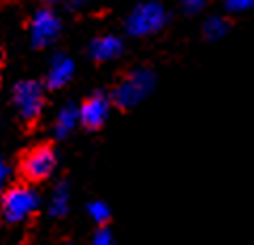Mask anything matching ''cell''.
I'll use <instances>...</instances> for the list:
<instances>
[{
    "label": "cell",
    "instance_id": "cell-12",
    "mask_svg": "<svg viewBox=\"0 0 254 245\" xmlns=\"http://www.w3.org/2000/svg\"><path fill=\"white\" fill-rule=\"evenodd\" d=\"M229 32V21L222 17H210L203 23V36L208 41H220L222 36H227Z\"/></svg>",
    "mask_w": 254,
    "mask_h": 245
},
{
    "label": "cell",
    "instance_id": "cell-11",
    "mask_svg": "<svg viewBox=\"0 0 254 245\" xmlns=\"http://www.w3.org/2000/svg\"><path fill=\"white\" fill-rule=\"evenodd\" d=\"M68 209H70V188L66 182H60L49 196V213L53 218H62L68 213Z\"/></svg>",
    "mask_w": 254,
    "mask_h": 245
},
{
    "label": "cell",
    "instance_id": "cell-19",
    "mask_svg": "<svg viewBox=\"0 0 254 245\" xmlns=\"http://www.w3.org/2000/svg\"><path fill=\"white\" fill-rule=\"evenodd\" d=\"M47 2H64V0H47Z\"/></svg>",
    "mask_w": 254,
    "mask_h": 245
},
{
    "label": "cell",
    "instance_id": "cell-2",
    "mask_svg": "<svg viewBox=\"0 0 254 245\" xmlns=\"http://www.w3.org/2000/svg\"><path fill=\"white\" fill-rule=\"evenodd\" d=\"M38 207H41V196L34 188L26 184L11 186L0 201V213L9 224L26 222L38 211Z\"/></svg>",
    "mask_w": 254,
    "mask_h": 245
},
{
    "label": "cell",
    "instance_id": "cell-4",
    "mask_svg": "<svg viewBox=\"0 0 254 245\" xmlns=\"http://www.w3.org/2000/svg\"><path fill=\"white\" fill-rule=\"evenodd\" d=\"M13 104L26 123H34L45 110V89L38 81H19L13 89Z\"/></svg>",
    "mask_w": 254,
    "mask_h": 245
},
{
    "label": "cell",
    "instance_id": "cell-18",
    "mask_svg": "<svg viewBox=\"0 0 254 245\" xmlns=\"http://www.w3.org/2000/svg\"><path fill=\"white\" fill-rule=\"evenodd\" d=\"M87 2V0H64V4L68 6V9H72V11H76V9H81V6Z\"/></svg>",
    "mask_w": 254,
    "mask_h": 245
},
{
    "label": "cell",
    "instance_id": "cell-10",
    "mask_svg": "<svg viewBox=\"0 0 254 245\" xmlns=\"http://www.w3.org/2000/svg\"><path fill=\"white\" fill-rule=\"evenodd\" d=\"M78 106L74 104H66L60 108V112L55 114V121H53V136L58 140L68 138L76 127H78Z\"/></svg>",
    "mask_w": 254,
    "mask_h": 245
},
{
    "label": "cell",
    "instance_id": "cell-7",
    "mask_svg": "<svg viewBox=\"0 0 254 245\" xmlns=\"http://www.w3.org/2000/svg\"><path fill=\"white\" fill-rule=\"evenodd\" d=\"M110 110H113V99L104 93H93L78 106V123L87 129H100L108 121Z\"/></svg>",
    "mask_w": 254,
    "mask_h": 245
},
{
    "label": "cell",
    "instance_id": "cell-13",
    "mask_svg": "<svg viewBox=\"0 0 254 245\" xmlns=\"http://www.w3.org/2000/svg\"><path fill=\"white\" fill-rule=\"evenodd\" d=\"M87 216L91 218V222H95L98 226H106V222L110 220V207L104 201H91L87 205Z\"/></svg>",
    "mask_w": 254,
    "mask_h": 245
},
{
    "label": "cell",
    "instance_id": "cell-14",
    "mask_svg": "<svg viewBox=\"0 0 254 245\" xmlns=\"http://www.w3.org/2000/svg\"><path fill=\"white\" fill-rule=\"evenodd\" d=\"M225 6L229 13H246L254 11V0H227Z\"/></svg>",
    "mask_w": 254,
    "mask_h": 245
},
{
    "label": "cell",
    "instance_id": "cell-1",
    "mask_svg": "<svg viewBox=\"0 0 254 245\" xmlns=\"http://www.w3.org/2000/svg\"><path fill=\"white\" fill-rule=\"evenodd\" d=\"M155 89V74L148 68H136L127 74L121 83L117 85V89L113 91V104L119 108L129 110L142 104Z\"/></svg>",
    "mask_w": 254,
    "mask_h": 245
},
{
    "label": "cell",
    "instance_id": "cell-8",
    "mask_svg": "<svg viewBox=\"0 0 254 245\" xmlns=\"http://www.w3.org/2000/svg\"><path fill=\"white\" fill-rule=\"evenodd\" d=\"M74 61L64 53H58L51 59L49 70H47V87L49 89H62L66 87L74 76Z\"/></svg>",
    "mask_w": 254,
    "mask_h": 245
},
{
    "label": "cell",
    "instance_id": "cell-6",
    "mask_svg": "<svg viewBox=\"0 0 254 245\" xmlns=\"http://www.w3.org/2000/svg\"><path fill=\"white\" fill-rule=\"evenodd\" d=\"M62 34V19L49 6H43L32 15L30 21V43L36 49H47L51 47Z\"/></svg>",
    "mask_w": 254,
    "mask_h": 245
},
{
    "label": "cell",
    "instance_id": "cell-15",
    "mask_svg": "<svg viewBox=\"0 0 254 245\" xmlns=\"http://www.w3.org/2000/svg\"><path fill=\"white\" fill-rule=\"evenodd\" d=\"M89 245H115V237L113 233L108 231V228H98V233L91 237V243Z\"/></svg>",
    "mask_w": 254,
    "mask_h": 245
},
{
    "label": "cell",
    "instance_id": "cell-16",
    "mask_svg": "<svg viewBox=\"0 0 254 245\" xmlns=\"http://www.w3.org/2000/svg\"><path fill=\"white\" fill-rule=\"evenodd\" d=\"M205 9V0H182V11L187 15H199Z\"/></svg>",
    "mask_w": 254,
    "mask_h": 245
},
{
    "label": "cell",
    "instance_id": "cell-9",
    "mask_svg": "<svg viewBox=\"0 0 254 245\" xmlns=\"http://www.w3.org/2000/svg\"><path fill=\"white\" fill-rule=\"evenodd\" d=\"M121 53H123V41L115 34L98 36L89 45V55L95 61H113L121 57Z\"/></svg>",
    "mask_w": 254,
    "mask_h": 245
},
{
    "label": "cell",
    "instance_id": "cell-3",
    "mask_svg": "<svg viewBox=\"0 0 254 245\" xmlns=\"http://www.w3.org/2000/svg\"><path fill=\"white\" fill-rule=\"evenodd\" d=\"M168 23V11L159 2H142L125 19V30L129 36H153L161 32Z\"/></svg>",
    "mask_w": 254,
    "mask_h": 245
},
{
    "label": "cell",
    "instance_id": "cell-17",
    "mask_svg": "<svg viewBox=\"0 0 254 245\" xmlns=\"http://www.w3.org/2000/svg\"><path fill=\"white\" fill-rule=\"evenodd\" d=\"M9 176H11V167L9 163L4 159H0V191L6 186V182H9Z\"/></svg>",
    "mask_w": 254,
    "mask_h": 245
},
{
    "label": "cell",
    "instance_id": "cell-5",
    "mask_svg": "<svg viewBox=\"0 0 254 245\" xmlns=\"http://www.w3.org/2000/svg\"><path fill=\"white\" fill-rule=\"evenodd\" d=\"M58 169V152L49 144H41L28 150L21 159V176L28 182H45Z\"/></svg>",
    "mask_w": 254,
    "mask_h": 245
}]
</instances>
